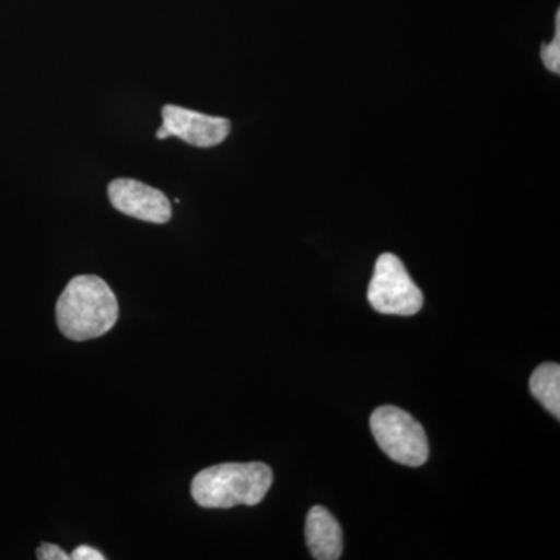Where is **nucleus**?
I'll use <instances>...</instances> for the list:
<instances>
[{"label":"nucleus","instance_id":"1","mask_svg":"<svg viewBox=\"0 0 560 560\" xmlns=\"http://www.w3.org/2000/svg\"><path fill=\"white\" fill-rule=\"evenodd\" d=\"M55 315L58 329L69 340H95L116 326L119 302L98 276H77L62 290Z\"/></svg>","mask_w":560,"mask_h":560},{"label":"nucleus","instance_id":"2","mask_svg":"<svg viewBox=\"0 0 560 560\" xmlns=\"http://www.w3.org/2000/svg\"><path fill=\"white\" fill-rule=\"evenodd\" d=\"M272 485V470L264 463H228L208 467L194 478L191 499L206 510L256 506Z\"/></svg>","mask_w":560,"mask_h":560},{"label":"nucleus","instance_id":"3","mask_svg":"<svg viewBox=\"0 0 560 560\" xmlns=\"http://www.w3.org/2000/svg\"><path fill=\"white\" fill-rule=\"evenodd\" d=\"M371 430L390 459L408 467H419L429 459V440L418 420L397 407H381L371 418Z\"/></svg>","mask_w":560,"mask_h":560},{"label":"nucleus","instance_id":"4","mask_svg":"<svg viewBox=\"0 0 560 560\" xmlns=\"http://www.w3.org/2000/svg\"><path fill=\"white\" fill-rule=\"evenodd\" d=\"M368 301L383 315L412 316L422 308L423 294L399 257L386 253L375 261Z\"/></svg>","mask_w":560,"mask_h":560},{"label":"nucleus","instance_id":"5","mask_svg":"<svg viewBox=\"0 0 560 560\" xmlns=\"http://www.w3.org/2000/svg\"><path fill=\"white\" fill-rule=\"evenodd\" d=\"M108 195L114 209L149 223L164 224L172 219V205L161 190L130 178L114 179Z\"/></svg>","mask_w":560,"mask_h":560},{"label":"nucleus","instance_id":"6","mask_svg":"<svg viewBox=\"0 0 560 560\" xmlns=\"http://www.w3.org/2000/svg\"><path fill=\"white\" fill-rule=\"evenodd\" d=\"M162 127L171 132L172 138L200 149L220 145L231 132V121L223 117L206 116L175 105L162 108Z\"/></svg>","mask_w":560,"mask_h":560},{"label":"nucleus","instance_id":"7","mask_svg":"<svg viewBox=\"0 0 560 560\" xmlns=\"http://www.w3.org/2000/svg\"><path fill=\"white\" fill-rule=\"evenodd\" d=\"M305 539L313 559L337 560L342 555V529L326 508L315 506L308 511L305 523Z\"/></svg>","mask_w":560,"mask_h":560},{"label":"nucleus","instance_id":"8","mask_svg":"<svg viewBox=\"0 0 560 560\" xmlns=\"http://www.w3.org/2000/svg\"><path fill=\"white\" fill-rule=\"evenodd\" d=\"M529 389L533 396L559 419L560 416V366L556 363L540 364L530 375Z\"/></svg>","mask_w":560,"mask_h":560},{"label":"nucleus","instance_id":"9","mask_svg":"<svg viewBox=\"0 0 560 560\" xmlns=\"http://www.w3.org/2000/svg\"><path fill=\"white\" fill-rule=\"evenodd\" d=\"M541 60L547 66L548 70L559 75L560 73V18H556V35L555 39L551 40L547 46L541 47L540 50Z\"/></svg>","mask_w":560,"mask_h":560},{"label":"nucleus","instance_id":"10","mask_svg":"<svg viewBox=\"0 0 560 560\" xmlns=\"http://www.w3.org/2000/svg\"><path fill=\"white\" fill-rule=\"evenodd\" d=\"M36 558L39 560H69L70 556L61 550L58 545L40 544V547L36 550Z\"/></svg>","mask_w":560,"mask_h":560},{"label":"nucleus","instance_id":"11","mask_svg":"<svg viewBox=\"0 0 560 560\" xmlns=\"http://www.w3.org/2000/svg\"><path fill=\"white\" fill-rule=\"evenodd\" d=\"M70 559L73 560H105V555H102L101 551L95 550V548L88 547V545H81V547L75 548V551L70 555Z\"/></svg>","mask_w":560,"mask_h":560},{"label":"nucleus","instance_id":"12","mask_svg":"<svg viewBox=\"0 0 560 560\" xmlns=\"http://www.w3.org/2000/svg\"><path fill=\"white\" fill-rule=\"evenodd\" d=\"M156 138L161 139V140H165V139L172 138V136H171V132L165 130L164 127H161L160 130L156 131Z\"/></svg>","mask_w":560,"mask_h":560}]
</instances>
